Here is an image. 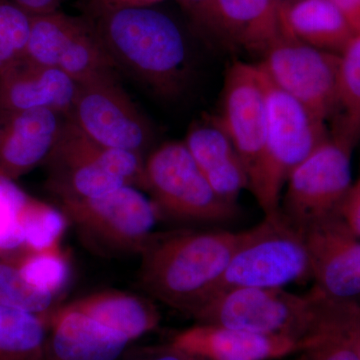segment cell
<instances>
[{
	"label": "cell",
	"mask_w": 360,
	"mask_h": 360,
	"mask_svg": "<svg viewBox=\"0 0 360 360\" xmlns=\"http://www.w3.org/2000/svg\"><path fill=\"white\" fill-rule=\"evenodd\" d=\"M309 341L196 323L175 333L169 343L198 360H279L302 354Z\"/></svg>",
	"instance_id": "9a60e30c"
},
{
	"label": "cell",
	"mask_w": 360,
	"mask_h": 360,
	"mask_svg": "<svg viewBox=\"0 0 360 360\" xmlns=\"http://www.w3.org/2000/svg\"><path fill=\"white\" fill-rule=\"evenodd\" d=\"M162 0H94L92 6L101 8H132L151 7Z\"/></svg>",
	"instance_id": "8d00e7d4"
},
{
	"label": "cell",
	"mask_w": 360,
	"mask_h": 360,
	"mask_svg": "<svg viewBox=\"0 0 360 360\" xmlns=\"http://www.w3.org/2000/svg\"><path fill=\"white\" fill-rule=\"evenodd\" d=\"M71 122L92 141L106 148L143 155L153 137L150 124L116 77L78 85Z\"/></svg>",
	"instance_id": "7c38bea8"
},
{
	"label": "cell",
	"mask_w": 360,
	"mask_h": 360,
	"mask_svg": "<svg viewBox=\"0 0 360 360\" xmlns=\"http://www.w3.org/2000/svg\"><path fill=\"white\" fill-rule=\"evenodd\" d=\"M22 58L63 71L78 85L116 77L89 20L58 11L32 16Z\"/></svg>",
	"instance_id": "30bf717a"
},
{
	"label": "cell",
	"mask_w": 360,
	"mask_h": 360,
	"mask_svg": "<svg viewBox=\"0 0 360 360\" xmlns=\"http://www.w3.org/2000/svg\"><path fill=\"white\" fill-rule=\"evenodd\" d=\"M224 39L264 56L283 37L278 0H217Z\"/></svg>",
	"instance_id": "44dd1931"
},
{
	"label": "cell",
	"mask_w": 360,
	"mask_h": 360,
	"mask_svg": "<svg viewBox=\"0 0 360 360\" xmlns=\"http://www.w3.org/2000/svg\"><path fill=\"white\" fill-rule=\"evenodd\" d=\"M354 144L342 134L326 137L291 172L284 187L281 212L297 229L338 212L352 187Z\"/></svg>",
	"instance_id": "9c48e42d"
},
{
	"label": "cell",
	"mask_w": 360,
	"mask_h": 360,
	"mask_svg": "<svg viewBox=\"0 0 360 360\" xmlns=\"http://www.w3.org/2000/svg\"><path fill=\"white\" fill-rule=\"evenodd\" d=\"M309 340V345L300 354L302 360H360L354 348L333 333L315 331Z\"/></svg>",
	"instance_id": "4dcf8cb0"
},
{
	"label": "cell",
	"mask_w": 360,
	"mask_h": 360,
	"mask_svg": "<svg viewBox=\"0 0 360 360\" xmlns=\"http://www.w3.org/2000/svg\"><path fill=\"white\" fill-rule=\"evenodd\" d=\"M309 295L314 312V331L340 336L360 359V302L356 298H336L314 286Z\"/></svg>",
	"instance_id": "cb8c5ba5"
},
{
	"label": "cell",
	"mask_w": 360,
	"mask_h": 360,
	"mask_svg": "<svg viewBox=\"0 0 360 360\" xmlns=\"http://www.w3.org/2000/svg\"><path fill=\"white\" fill-rule=\"evenodd\" d=\"M338 104L345 113L342 135L355 142L360 135V32L340 54Z\"/></svg>",
	"instance_id": "4316f807"
},
{
	"label": "cell",
	"mask_w": 360,
	"mask_h": 360,
	"mask_svg": "<svg viewBox=\"0 0 360 360\" xmlns=\"http://www.w3.org/2000/svg\"><path fill=\"white\" fill-rule=\"evenodd\" d=\"M217 116L245 165L250 188L264 158L269 125V80L259 65L233 63L227 70Z\"/></svg>",
	"instance_id": "4fadbf2b"
},
{
	"label": "cell",
	"mask_w": 360,
	"mask_h": 360,
	"mask_svg": "<svg viewBox=\"0 0 360 360\" xmlns=\"http://www.w3.org/2000/svg\"><path fill=\"white\" fill-rule=\"evenodd\" d=\"M30 15L51 13L58 11L63 0H9Z\"/></svg>",
	"instance_id": "e575fe53"
},
{
	"label": "cell",
	"mask_w": 360,
	"mask_h": 360,
	"mask_svg": "<svg viewBox=\"0 0 360 360\" xmlns=\"http://www.w3.org/2000/svg\"><path fill=\"white\" fill-rule=\"evenodd\" d=\"M78 84L63 71L21 58L0 73V115L51 110L68 115Z\"/></svg>",
	"instance_id": "2e32d148"
},
{
	"label": "cell",
	"mask_w": 360,
	"mask_h": 360,
	"mask_svg": "<svg viewBox=\"0 0 360 360\" xmlns=\"http://www.w3.org/2000/svg\"><path fill=\"white\" fill-rule=\"evenodd\" d=\"M30 25L32 15L9 0H0V73L22 58Z\"/></svg>",
	"instance_id": "f546056e"
},
{
	"label": "cell",
	"mask_w": 360,
	"mask_h": 360,
	"mask_svg": "<svg viewBox=\"0 0 360 360\" xmlns=\"http://www.w3.org/2000/svg\"><path fill=\"white\" fill-rule=\"evenodd\" d=\"M47 326L44 360H118L131 343L71 303L54 309Z\"/></svg>",
	"instance_id": "e0dca14e"
},
{
	"label": "cell",
	"mask_w": 360,
	"mask_h": 360,
	"mask_svg": "<svg viewBox=\"0 0 360 360\" xmlns=\"http://www.w3.org/2000/svg\"><path fill=\"white\" fill-rule=\"evenodd\" d=\"M144 177L161 217L200 224H224L238 217V205L215 193L184 142L155 149L146 160Z\"/></svg>",
	"instance_id": "5b68a950"
},
{
	"label": "cell",
	"mask_w": 360,
	"mask_h": 360,
	"mask_svg": "<svg viewBox=\"0 0 360 360\" xmlns=\"http://www.w3.org/2000/svg\"><path fill=\"white\" fill-rule=\"evenodd\" d=\"M59 201L82 243L103 257L141 255L160 217L153 200L134 186L101 198Z\"/></svg>",
	"instance_id": "52a82bcc"
},
{
	"label": "cell",
	"mask_w": 360,
	"mask_h": 360,
	"mask_svg": "<svg viewBox=\"0 0 360 360\" xmlns=\"http://www.w3.org/2000/svg\"><path fill=\"white\" fill-rule=\"evenodd\" d=\"M191 317L198 323L296 340H307L314 326L309 293L298 295L283 288H238L222 291Z\"/></svg>",
	"instance_id": "ba28073f"
},
{
	"label": "cell",
	"mask_w": 360,
	"mask_h": 360,
	"mask_svg": "<svg viewBox=\"0 0 360 360\" xmlns=\"http://www.w3.org/2000/svg\"><path fill=\"white\" fill-rule=\"evenodd\" d=\"M56 296L28 283L20 269L9 260L0 258V305L45 317L53 312Z\"/></svg>",
	"instance_id": "83f0119b"
},
{
	"label": "cell",
	"mask_w": 360,
	"mask_h": 360,
	"mask_svg": "<svg viewBox=\"0 0 360 360\" xmlns=\"http://www.w3.org/2000/svg\"><path fill=\"white\" fill-rule=\"evenodd\" d=\"M20 221L25 251H42L60 246L70 224L63 210L32 196L21 210Z\"/></svg>",
	"instance_id": "d4e9b609"
},
{
	"label": "cell",
	"mask_w": 360,
	"mask_h": 360,
	"mask_svg": "<svg viewBox=\"0 0 360 360\" xmlns=\"http://www.w3.org/2000/svg\"><path fill=\"white\" fill-rule=\"evenodd\" d=\"M71 304L130 342L155 330L160 321V312L153 303L124 291H101Z\"/></svg>",
	"instance_id": "7402d4cb"
},
{
	"label": "cell",
	"mask_w": 360,
	"mask_h": 360,
	"mask_svg": "<svg viewBox=\"0 0 360 360\" xmlns=\"http://www.w3.org/2000/svg\"><path fill=\"white\" fill-rule=\"evenodd\" d=\"M262 56L270 84L324 122L338 105L340 56L283 37Z\"/></svg>",
	"instance_id": "8fae6325"
},
{
	"label": "cell",
	"mask_w": 360,
	"mask_h": 360,
	"mask_svg": "<svg viewBox=\"0 0 360 360\" xmlns=\"http://www.w3.org/2000/svg\"><path fill=\"white\" fill-rule=\"evenodd\" d=\"M28 198L14 180L0 175V258L9 259L25 251L20 214Z\"/></svg>",
	"instance_id": "f1b7e54d"
},
{
	"label": "cell",
	"mask_w": 360,
	"mask_h": 360,
	"mask_svg": "<svg viewBox=\"0 0 360 360\" xmlns=\"http://www.w3.org/2000/svg\"><path fill=\"white\" fill-rule=\"evenodd\" d=\"M184 142L220 198L236 203L241 191L250 189L245 165L217 116L194 123Z\"/></svg>",
	"instance_id": "d6986e66"
},
{
	"label": "cell",
	"mask_w": 360,
	"mask_h": 360,
	"mask_svg": "<svg viewBox=\"0 0 360 360\" xmlns=\"http://www.w3.org/2000/svg\"><path fill=\"white\" fill-rule=\"evenodd\" d=\"M45 162L58 200L101 198L123 186L146 191L143 155L97 143L66 116Z\"/></svg>",
	"instance_id": "3957f363"
},
{
	"label": "cell",
	"mask_w": 360,
	"mask_h": 360,
	"mask_svg": "<svg viewBox=\"0 0 360 360\" xmlns=\"http://www.w3.org/2000/svg\"><path fill=\"white\" fill-rule=\"evenodd\" d=\"M241 238L243 231L189 229L153 233L141 255L139 285L193 316L210 300Z\"/></svg>",
	"instance_id": "7a4b0ae2"
},
{
	"label": "cell",
	"mask_w": 360,
	"mask_h": 360,
	"mask_svg": "<svg viewBox=\"0 0 360 360\" xmlns=\"http://www.w3.org/2000/svg\"><path fill=\"white\" fill-rule=\"evenodd\" d=\"M281 33L315 49L340 52L355 34L333 0H278Z\"/></svg>",
	"instance_id": "ffe728a7"
},
{
	"label": "cell",
	"mask_w": 360,
	"mask_h": 360,
	"mask_svg": "<svg viewBox=\"0 0 360 360\" xmlns=\"http://www.w3.org/2000/svg\"><path fill=\"white\" fill-rule=\"evenodd\" d=\"M302 231L314 288L336 298L360 295V238L338 212L305 225Z\"/></svg>",
	"instance_id": "5bb4252c"
},
{
	"label": "cell",
	"mask_w": 360,
	"mask_h": 360,
	"mask_svg": "<svg viewBox=\"0 0 360 360\" xmlns=\"http://www.w3.org/2000/svg\"><path fill=\"white\" fill-rule=\"evenodd\" d=\"M47 319L0 305V360H44Z\"/></svg>",
	"instance_id": "603a6c76"
},
{
	"label": "cell",
	"mask_w": 360,
	"mask_h": 360,
	"mask_svg": "<svg viewBox=\"0 0 360 360\" xmlns=\"http://www.w3.org/2000/svg\"><path fill=\"white\" fill-rule=\"evenodd\" d=\"M201 30L224 37L221 20L217 0H179Z\"/></svg>",
	"instance_id": "1f68e13d"
},
{
	"label": "cell",
	"mask_w": 360,
	"mask_h": 360,
	"mask_svg": "<svg viewBox=\"0 0 360 360\" xmlns=\"http://www.w3.org/2000/svg\"><path fill=\"white\" fill-rule=\"evenodd\" d=\"M355 32H360V0H333Z\"/></svg>",
	"instance_id": "d590c367"
},
{
	"label": "cell",
	"mask_w": 360,
	"mask_h": 360,
	"mask_svg": "<svg viewBox=\"0 0 360 360\" xmlns=\"http://www.w3.org/2000/svg\"><path fill=\"white\" fill-rule=\"evenodd\" d=\"M338 212L355 236L360 238V179L355 186H352L341 203Z\"/></svg>",
	"instance_id": "836d02e7"
},
{
	"label": "cell",
	"mask_w": 360,
	"mask_h": 360,
	"mask_svg": "<svg viewBox=\"0 0 360 360\" xmlns=\"http://www.w3.org/2000/svg\"><path fill=\"white\" fill-rule=\"evenodd\" d=\"M89 21L115 70L165 98L182 91L189 73L188 49L169 15L153 6H92Z\"/></svg>",
	"instance_id": "6da1fadb"
},
{
	"label": "cell",
	"mask_w": 360,
	"mask_h": 360,
	"mask_svg": "<svg viewBox=\"0 0 360 360\" xmlns=\"http://www.w3.org/2000/svg\"><path fill=\"white\" fill-rule=\"evenodd\" d=\"M309 278L311 271L302 231L279 212L264 215L260 224L243 231L210 298L233 288H284Z\"/></svg>",
	"instance_id": "277c9868"
},
{
	"label": "cell",
	"mask_w": 360,
	"mask_h": 360,
	"mask_svg": "<svg viewBox=\"0 0 360 360\" xmlns=\"http://www.w3.org/2000/svg\"><path fill=\"white\" fill-rule=\"evenodd\" d=\"M118 360H198L174 345H153L127 349Z\"/></svg>",
	"instance_id": "d6a6232c"
},
{
	"label": "cell",
	"mask_w": 360,
	"mask_h": 360,
	"mask_svg": "<svg viewBox=\"0 0 360 360\" xmlns=\"http://www.w3.org/2000/svg\"><path fill=\"white\" fill-rule=\"evenodd\" d=\"M323 122L269 82L264 158L250 188L264 215L281 212L283 189L291 172L326 139Z\"/></svg>",
	"instance_id": "8992f818"
},
{
	"label": "cell",
	"mask_w": 360,
	"mask_h": 360,
	"mask_svg": "<svg viewBox=\"0 0 360 360\" xmlns=\"http://www.w3.org/2000/svg\"><path fill=\"white\" fill-rule=\"evenodd\" d=\"M65 117L51 110H25L7 116L0 131V175L15 180L46 160Z\"/></svg>",
	"instance_id": "ac0fdd59"
},
{
	"label": "cell",
	"mask_w": 360,
	"mask_h": 360,
	"mask_svg": "<svg viewBox=\"0 0 360 360\" xmlns=\"http://www.w3.org/2000/svg\"><path fill=\"white\" fill-rule=\"evenodd\" d=\"M7 260L16 265L28 283L56 297L70 283V262L60 246L42 251H25Z\"/></svg>",
	"instance_id": "484cf974"
}]
</instances>
